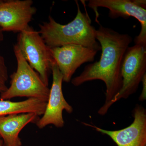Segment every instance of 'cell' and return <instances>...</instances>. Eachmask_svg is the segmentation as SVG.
<instances>
[{
  "mask_svg": "<svg viewBox=\"0 0 146 146\" xmlns=\"http://www.w3.org/2000/svg\"><path fill=\"white\" fill-rule=\"evenodd\" d=\"M96 35L101 47L100 60L86 65L79 75L71 80L75 86L94 80L104 82L106 87L105 100L98 112L104 116L110 108V102L121 89L122 64L126 51L133 39L129 34L119 33L101 25L96 29Z\"/></svg>",
  "mask_w": 146,
  "mask_h": 146,
  "instance_id": "obj_1",
  "label": "cell"
},
{
  "mask_svg": "<svg viewBox=\"0 0 146 146\" xmlns=\"http://www.w3.org/2000/svg\"><path fill=\"white\" fill-rule=\"evenodd\" d=\"M77 13L70 23L65 25L58 23L50 16L48 22L39 24V33L50 48L65 45H81L96 51L101 47L96 39V29L91 25L87 13H82L77 1Z\"/></svg>",
  "mask_w": 146,
  "mask_h": 146,
  "instance_id": "obj_2",
  "label": "cell"
},
{
  "mask_svg": "<svg viewBox=\"0 0 146 146\" xmlns=\"http://www.w3.org/2000/svg\"><path fill=\"white\" fill-rule=\"evenodd\" d=\"M13 51L17 60V70L11 76L10 86L1 94L0 100L27 97L48 101L50 91L48 86L42 81L39 74L30 66L16 44Z\"/></svg>",
  "mask_w": 146,
  "mask_h": 146,
  "instance_id": "obj_3",
  "label": "cell"
},
{
  "mask_svg": "<svg viewBox=\"0 0 146 146\" xmlns=\"http://www.w3.org/2000/svg\"><path fill=\"white\" fill-rule=\"evenodd\" d=\"M30 66L39 74L44 83L48 85L49 73L54 61L48 46L39 32L29 26L19 33L16 44Z\"/></svg>",
  "mask_w": 146,
  "mask_h": 146,
  "instance_id": "obj_4",
  "label": "cell"
},
{
  "mask_svg": "<svg viewBox=\"0 0 146 146\" xmlns=\"http://www.w3.org/2000/svg\"><path fill=\"white\" fill-rule=\"evenodd\" d=\"M122 86L110 102V107L121 99H127L136 93L146 74V47L135 44L126 51L122 64Z\"/></svg>",
  "mask_w": 146,
  "mask_h": 146,
  "instance_id": "obj_5",
  "label": "cell"
},
{
  "mask_svg": "<svg viewBox=\"0 0 146 146\" xmlns=\"http://www.w3.org/2000/svg\"><path fill=\"white\" fill-rule=\"evenodd\" d=\"M52 82L46 109L42 117L36 122L37 126L42 129L48 125H53L58 128L64 125L63 112L65 110L72 113L73 108L66 101L62 91L63 76L54 60L51 66Z\"/></svg>",
  "mask_w": 146,
  "mask_h": 146,
  "instance_id": "obj_6",
  "label": "cell"
},
{
  "mask_svg": "<svg viewBox=\"0 0 146 146\" xmlns=\"http://www.w3.org/2000/svg\"><path fill=\"white\" fill-rule=\"evenodd\" d=\"M53 58L63 76V82H70L78 68L94 61L98 52L81 45L69 44L50 48Z\"/></svg>",
  "mask_w": 146,
  "mask_h": 146,
  "instance_id": "obj_7",
  "label": "cell"
},
{
  "mask_svg": "<svg viewBox=\"0 0 146 146\" xmlns=\"http://www.w3.org/2000/svg\"><path fill=\"white\" fill-rule=\"evenodd\" d=\"M32 0H0V27L3 31L21 33L29 26L36 9Z\"/></svg>",
  "mask_w": 146,
  "mask_h": 146,
  "instance_id": "obj_8",
  "label": "cell"
},
{
  "mask_svg": "<svg viewBox=\"0 0 146 146\" xmlns=\"http://www.w3.org/2000/svg\"><path fill=\"white\" fill-rule=\"evenodd\" d=\"M133 121L127 127L117 130H108L83 123L87 126L109 136L118 146H146V110L137 104L133 111Z\"/></svg>",
  "mask_w": 146,
  "mask_h": 146,
  "instance_id": "obj_9",
  "label": "cell"
},
{
  "mask_svg": "<svg viewBox=\"0 0 146 146\" xmlns=\"http://www.w3.org/2000/svg\"><path fill=\"white\" fill-rule=\"evenodd\" d=\"M96 11L99 7L109 10L108 16L112 19H128L131 17L137 19L141 24V30L134 39L135 44L146 47V10L138 6L130 0H90L87 5Z\"/></svg>",
  "mask_w": 146,
  "mask_h": 146,
  "instance_id": "obj_10",
  "label": "cell"
},
{
  "mask_svg": "<svg viewBox=\"0 0 146 146\" xmlns=\"http://www.w3.org/2000/svg\"><path fill=\"white\" fill-rule=\"evenodd\" d=\"M38 117L33 113L0 116V136L3 146H22L19 133L29 123L36 122Z\"/></svg>",
  "mask_w": 146,
  "mask_h": 146,
  "instance_id": "obj_11",
  "label": "cell"
},
{
  "mask_svg": "<svg viewBox=\"0 0 146 146\" xmlns=\"http://www.w3.org/2000/svg\"><path fill=\"white\" fill-rule=\"evenodd\" d=\"M47 102L46 100L35 98L17 102L0 100V116L29 113L40 116L44 112Z\"/></svg>",
  "mask_w": 146,
  "mask_h": 146,
  "instance_id": "obj_12",
  "label": "cell"
},
{
  "mask_svg": "<svg viewBox=\"0 0 146 146\" xmlns=\"http://www.w3.org/2000/svg\"><path fill=\"white\" fill-rule=\"evenodd\" d=\"M8 80V70L5 63L0 62V94L8 88L7 82Z\"/></svg>",
  "mask_w": 146,
  "mask_h": 146,
  "instance_id": "obj_13",
  "label": "cell"
},
{
  "mask_svg": "<svg viewBox=\"0 0 146 146\" xmlns=\"http://www.w3.org/2000/svg\"><path fill=\"white\" fill-rule=\"evenodd\" d=\"M141 82L143 84V90L139 97V100L140 101H144L146 99V74L144 76Z\"/></svg>",
  "mask_w": 146,
  "mask_h": 146,
  "instance_id": "obj_14",
  "label": "cell"
},
{
  "mask_svg": "<svg viewBox=\"0 0 146 146\" xmlns=\"http://www.w3.org/2000/svg\"><path fill=\"white\" fill-rule=\"evenodd\" d=\"M132 2L136 5L146 9V0H132Z\"/></svg>",
  "mask_w": 146,
  "mask_h": 146,
  "instance_id": "obj_15",
  "label": "cell"
},
{
  "mask_svg": "<svg viewBox=\"0 0 146 146\" xmlns=\"http://www.w3.org/2000/svg\"><path fill=\"white\" fill-rule=\"evenodd\" d=\"M3 31L1 28L0 27V44L1 42H2L4 39L3 34ZM0 62L1 63H5V62L4 58L3 57L1 54L0 53Z\"/></svg>",
  "mask_w": 146,
  "mask_h": 146,
  "instance_id": "obj_16",
  "label": "cell"
},
{
  "mask_svg": "<svg viewBox=\"0 0 146 146\" xmlns=\"http://www.w3.org/2000/svg\"><path fill=\"white\" fill-rule=\"evenodd\" d=\"M0 146H4L3 143V140L1 139V136H0Z\"/></svg>",
  "mask_w": 146,
  "mask_h": 146,
  "instance_id": "obj_17",
  "label": "cell"
}]
</instances>
